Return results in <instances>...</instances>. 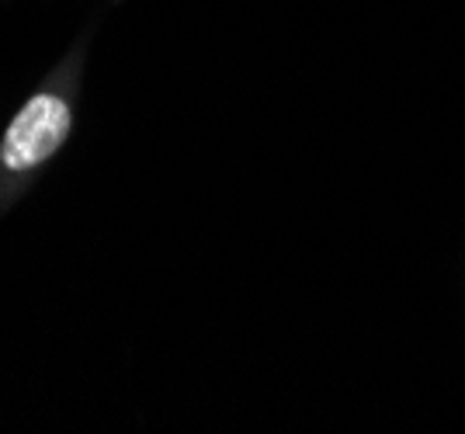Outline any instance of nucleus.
<instances>
[{"label":"nucleus","instance_id":"obj_1","mask_svg":"<svg viewBox=\"0 0 465 434\" xmlns=\"http://www.w3.org/2000/svg\"><path fill=\"white\" fill-rule=\"evenodd\" d=\"M66 133H70L66 101L53 98V94H35L18 112V119L11 122V129L4 133L0 160L11 171H32L56 153Z\"/></svg>","mask_w":465,"mask_h":434}]
</instances>
